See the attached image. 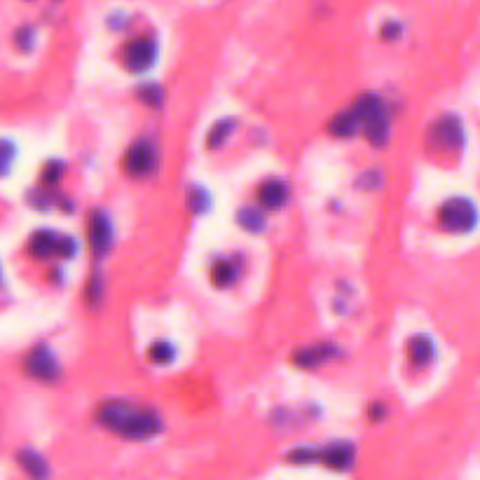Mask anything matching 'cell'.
<instances>
[{
  "mask_svg": "<svg viewBox=\"0 0 480 480\" xmlns=\"http://www.w3.org/2000/svg\"><path fill=\"white\" fill-rule=\"evenodd\" d=\"M97 419L106 429L115 431L124 438L143 441L162 431V419L150 408H141L127 401H108L99 408Z\"/></svg>",
  "mask_w": 480,
  "mask_h": 480,
  "instance_id": "6da1fadb",
  "label": "cell"
},
{
  "mask_svg": "<svg viewBox=\"0 0 480 480\" xmlns=\"http://www.w3.org/2000/svg\"><path fill=\"white\" fill-rule=\"evenodd\" d=\"M357 115L361 117V124L366 127L370 143L384 146L389 139V117L384 110V103L377 97H361L354 106Z\"/></svg>",
  "mask_w": 480,
  "mask_h": 480,
  "instance_id": "7a4b0ae2",
  "label": "cell"
},
{
  "mask_svg": "<svg viewBox=\"0 0 480 480\" xmlns=\"http://www.w3.org/2000/svg\"><path fill=\"white\" fill-rule=\"evenodd\" d=\"M441 223L450 232H469L476 225V209L469 199H450L441 206Z\"/></svg>",
  "mask_w": 480,
  "mask_h": 480,
  "instance_id": "3957f363",
  "label": "cell"
},
{
  "mask_svg": "<svg viewBox=\"0 0 480 480\" xmlns=\"http://www.w3.org/2000/svg\"><path fill=\"white\" fill-rule=\"evenodd\" d=\"M31 251L38 258H50V256H70L75 251L73 241L66 237H59L54 232H38L31 239Z\"/></svg>",
  "mask_w": 480,
  "mask_h": 480,
  "instance_id": "277c9868",
  "label": "cell"
},
{
  "mask_svg": "<svg viewBox=\"0 0 480 480\" xmlns=\"http://www.w3.org/2000/svg\"><path fill=\"white\" fill-rule=\"evenodd\" d=\"M157 164V152L155 146L148 143V141H141V143L132 146L127 155V171L132 176H148Z\"/></svg>",
  "mask_w": 480,
  "mask_h": 480,
  "instance_id": "5b68a950",
  "label": "cell"
},
{
  "mask_svg": "<svg viewBox=\"0 0 480 480\" xmlns=\"http://www.w3.org/2000/svg\"><path fill=\"white\" fill-rule=\"evenodd\" d=\"M124 66L129 70H146L155 59V43L150 38H139L124 47Z\"/></svg>",
  "mask_w": 480,
  "mask_h": 480,
  "instance_id": "8992f818",
  "label": "cell"
},
{
  "mask_svg": "<svg viewBox=\"0 0 480 480\" xmlns=\"http://www.w3.org/2000/svg\"><path fill=\"white\" fill-rule=\"evenodd\" d=\"M354 446L352 443H330L328 448L317 450V459L335 471H347L354 464Z\"/></svg>",
  "mask_w": 480,
  "mask_h": 480,
  "instance_id": "52a82bcc",
  "label": "cell"
},
{
  "mask_svg": "<svg viewBox=\"0 0 480 480\" xmlns=\"http://www.w3.org/2000/svg\"><path fill=\"white\" fill-rule=\"evenodd\" d=\"M26 368L33 377H38V380H54L59 375L57 359L52 357L50 349H45V347L33 349L31 357L26 359Z\"/></svg>",
  "mask_w": 480,
  "mask_h": 480,
  "instance_id": "ba28073f",
  "label": "cell"
},
{
  "mask_svg": "<svg viewBox=\"0 0 480 480\" xmlns=\"http://www.w3.org/2000/svg\"><path fill=\"white\" fill-rule=\"evenodd\" d=\"M431 141L436 148H457L461 146V124L457 117H443L431 129Z\"/></svg>",
  "mask_w": 480,
  "mask_h": 480,
  "instance_id": "9c48e42d",
  "label": "cell"
},
{
  "mask_svg": "<svg viewBox=\"0 0 480 480\" xmlns=\"http://www.w3.org/2000/svg\"><path fill=\"white\" fill-rule=\"evenodd\" d=\"M90 241H92V248L97 256H103L106 251L110 248L112 244V228H110V221L103 211H97L92 216V223H90Z\"/></svg>",
  "mask_w": 480,
  "mask_h": 480,
  "instance_id": "30bf717a",
  "label": "cell"
},
{
  "mask_svg": "<svg viewBox=\"0 0 480 480\" xmlns=\"http://www.w3.org/2000/svg\"><path fill=\"white\" fill-rule=\"evenodd\" d=\"M288 199V186L281 181H270L260 188V201L268 209H279V206L286 204Z\"/></svg>",
  "mask_w": 480,
  "mask_h": 480,
  "instance_id": "8fae6325",
  "label": "cell"
},
{
  "mask_svg": "<svg viewBox=\"0 0 480 480\" xmlns=\"http://www.w3.org/2000/svg\"><path fill=\"white\" fill-rule=\"evenodd\" d=\"M19 464L26 469V473L31 476L33 480H47L50 478V469H47V461L40 457L38 452H33V450H21L19 452Z\"/></svg>",
  "mask_w": 480,
  "mask_h": 480,
  "instance_id": "7c38bea8",
  "label": "cell"
},
{
  "mask_svg": "<svg viewBox=\"0 0 480 480\" xmlns=\"http://www.w3.org/2000/svg\"><path fill=\"white\" fill-rule=\"evenodd\" d=\"M408 349H410V361L414 366L429 363L431 357H434V345H431V340H429V337H424V335L412 337Z\"/></svg>",
  "mask_w": 480,
  "mask_h": 480,
  "instance_id": "4fadbf2b",
  "label": "cell"
},
{
  "mask_svg": "<svg viewBox=\"0 0 480 480\" xmlns=\"http://www.w3.org/2000/svg\"><path fill=\"white\" fill-rule=\"evenodd\" d=\"M335 354V347L330 345H321V347H312V349H302V352L295 357V361H298L300 366H305V368H314V366L323 363L328 357H333Z\"/></svg>",
  "mask_w": 480,
  "mask_h": 480,
  "instance_id": "5bb4252c",
  "label": "cell"
},
{
  "mask_svg": "<svg viewBox=\"0 0 480 480\" xmlns=\"http://www.w3.org/2000/svg\"><path fill=\"white\" fill-rule=\"evenodd\" d=\"M359 127H363V124H361V117L357 115V110L342 112V115H337L335 120L330 122V132L337 136H352V134H357Z\"/></svg>",
  "mask_w": 480,
  "mask_h": 480,
  "instance_id": "9a60e30c",
  "label": "cell"
},
{
  "mask_svg": "<svg viewBox=\"0 0 480 480\" xmlns=\"http://www.w3.org/2000/svg\"><path fill=\"white\" fill-rule=\"evenodd\" d=\"M237 265L230 263V260H221V263H216V268H213L211 277H213V283L216 286H230L234 279H237Z\"/></svg>",
  "mask_w": 480,
  "mask_h": 480,
  "instance_id": "2e32d148",
  "label": "cell"
},
{
  "mask_svg": "<svg viewBox=\"0 0 480 480\" xmlns=\"http://www.w3.org/2000/svg\"><path fill=\"white\" fill-rule=\"evenodd\" d=\"M239 223L251 232H260L265 228V216L258 209H244L239 213Z\"/></svg>",
  "mask_w": 480,
  "mask_h": 480,
  "instance_id": "e0dca14e",
  "label": "cell"
},
{
  "mask_svg": "<svg viewBox=\"0 0 480 480\" xmlns=\"http://www.w3.org/2000/svg\"><path fill=\"white\" fill-rule=\"evenodd\" d=\"M171 357H174V349H171L167 342H155V345L150 347V359L155 361V363H169Z\"/></svg>",
  "mask_w": 480,
  "mask_h": 480,
  "instance_id": "ac0fdd59",
  "label": "cell"
},
{
  "mask_svg": "<svg viewBox=\"0 0 480 480\" xmlns=\"http://www.w3.org/2000/svg\"><path fill=\"white\" fill-rule=\"evenodd\" d=\"M230 132H232V122H221V124H216V129L211 132L209 136V146L211 148H218V143L228 136Z\"/></svg>",
  "mask_w": 480,
  "mask_h": 480,
  "instance_id": "d6986e66",
  "label": "cell"
},
{
  "mask_svg": "<svg viewBox=\"0 0 480 480\" xmlns=\"http://www.w3.org/2000/svg\"><path fill=\"white\" fill-rule=\"evenodd\" d=\"M190 201H192L194 211H204L206 206H209V194L204 190H199V188H194V190H190Z\"/></svg>",
  "mask_w": 480,
  "mask_h": 480,
  "instance_id": "ffe728a7",
  "label": "cell"
},
{
  "mask_svg": "<svg viewBox=\"0 0 480 480\" xmlns=\"http://www.w3.org/2000/svg\"><path fill=\"white\" fill-rule=\"evenodd\" d=\"M141 99H143L146 103L155 106V108L162 103V94H159L157 87H143V90H141Z\"/></svg>",
  "mask_w": 480,
  "mask_h": 480,
  "instance_id": "44dd1931",
  "label": "cell"
},
{
  "mask_svg": "<svg viewBox=\"0 0 480 480\" xmlns=\"http://www.w3.org/2000/svg\"><path fill=\"white\" fill-rule=\"evenodd\" d=\"M59 174H61V164H59V162H52L50 169L45 171V181H47V183H54V179H59Z\"/></svg>",
  "mask_w": 480,
  "mask_h": 480,
  "instance_id": "7402d4cb",
  "label": "cell"
},
{
  "mask_svg": "<svg viewBox=\"0 0 480 480\" xmlns=\"http://www.w3.org/2000/svg\"><path fill=\"white\" fill-rule=\"evenodd\" d=\"M399 31H401V26H396V23L391 26V23H389V26H384V38H396Z\"/></svg>",
  "mask_w": 480,
  "mask_h": 480,
  "instance_id": "603a6c76",
  "label": "cell"
}]
</instances>
